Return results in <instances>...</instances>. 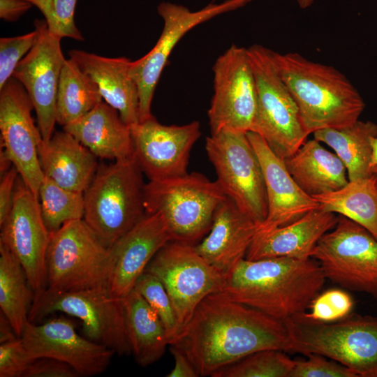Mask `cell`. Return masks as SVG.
<instances>
[{
	"label": "cell",
	"instance_id": "1",
	"mask_svg": "<svg viewBox=\"0 0 377 377\" xmlns=\"http://www.w3.org/2000/svg\"><path fill=\"white\" fill-rule=\"evenodd\" d=\"M169 346L186 355L198 376H211L259 350H292L283 320L237 302L221 292L200 302Z\"/></svg>",
	"mask_w": 377,
	"mask_h": 377
},
{
	"label": "cell",
	"instance_id": "2",
	"mask_svg": "<svg viewBox=\"0 0 377 377\" xmlns=\"http://www.w3.org/2000/svg\"><path fill=\"white\" fill-rule=\"evenodd\" d=\"M325 280L313 258H244L226 273L221 293L283 321L306 311Z\"/></svg>",
	"mask_w": 377,
	"mask_h": 377
},
{
	"label": "cell",
	"instance_id": "3",
	"mask_svg": "<svg viewBox=\"0 0 377 377\" xmlns=\"http://www.w3.org/2000/svg\"><path fill=\"white\" fill-rule=\"evenodd\" d=\"M272 57L309 134L323 128H342L359 120L364 101L337 69L295 52L281 54L272 50Z\"/></svg>",
	"mask_w": 377,
	"mask_h": 377
},
{
	"label": "cell",
	"instance_id": "4",
	"mask_svg": "<svg viewBox=\"0 0 377 377\" xmlns=\"http://www.w3.org/2000/svg\"><path fill=\"white\" fill-rule=\"evenodd\" d=\"M283 322L291 352L321 355L346 366L357 377H377V317L349 314L337 321L321 322L304 311Z\"/></svg>",
	"mask_w": 377,
	"mask_h": 377
},
{
	"label": "cell",
	"instance_id": "5",
	"mask_svg": "<svg viewBox=\"0 0 377 377\" xmlns=\"http://www.w3.org/2000/svg\"><path fill=\"white\" fill-rule=\"evenodd\" d=\"M142 171L135 156L102 165L84 192L83 219L110 248L147 214Z\"/></svg>",
	"mask_w": 377,
	"mask_h": 377
},
{
	"label": "cell",
	"instance_id": "6",
	"mask_svg": "<svg viewBox=\"0 0 377 377\" xmlns=\"http://www.w3.org/2000/svg\"><path fill=\"white\" fill-rule=\"evenodd\" d=\"M226 197L216 181L198 172L149 181L145 187L146 213L161 214L172 241L193 246L209 232L214 214Z\"/></svg>",
	"mask_w": 377,
	"mask_h": 377
},
{
	"label": "cell",
	"instance_id": "7",
	"mask_svg": "<svg viewBox=\"0 0 377 377\" xmlns=\"http://www.w3.org/2000/svg\"><path fill=\"white\" fill-rule=\"evenodd\" d=\"M247 50L257 89V108L250 131L262 137L285 160L306 141L309 134L295 101L277 71L272 50L260 45Z\"/></svg>",
	"mask_w": 377,
	"mask_h": 377
},
{
	"label": "cell",
	"instance_id": "8",
	"mask_svg": "<svg viewBox=\"0 0 377 377\" xmlns=\"http://www.w3.org/2000/svg\"><path fill=\"white\" fill-rule=\"evenodd\" d=\"M56 312L77 318L89 339L119 355L131 354L123 298L114 296L108 287L75 291H56L45 288L35 293L29 321L35 323Z\"/></svg>",
	"mask_w": 377,
	"mask_h": 377
},
{
	"label": "cell",
	"instance_id": "9",
	"mask_svg": "<svg viewBox=\"0 0 377 377\" xmlns=\"http://www.w3.org/2000/svg\"><path fill=\"white\" fill-rule=\"evenodd\" d=\"M46 288L75 291L108 287L110 249L82 219L50 232L46 255Z\"/></svg>",
	"mask_w": 377,
	"mask_h": 377
},
{
	"label": "cell",
	"instance_id": "10",
	"mask_svg": "<svg viewBox=\"0 0 377 377\" xmlns=\"http://www.w3.org/2000/svg\"><path fill=\"white\" fill-rule=\"evenodd\" d=\"M205 149L226 195L260 227L267 215V193L262 167L246 133L211 134Z\"/></svg>",
	"mask_w": 377,
	"mask_h": 377
},
{
	"label": "cell",
	"instance_id": "11",
	"mask_svg": "<svg viewBox=\"0 0 377 377\" xmlns=\"http://www.w3.org/2000/svg\"><path fill=\"white\" fill-rule=\"evenodd\" d=\"M311 258L326 279L377 300V239L358 223L339 215L335 227L318 242Z\"/></svg>",
	"mask_w": 377,
	"mask_h": 377
},
{
	"label": "cell",
	"instance_id": "12",
	"mask_svg": "<svg viewBox=\"0 0 377 377\" xmlns=\"http://www.w3.org/2000/svg\"><path fill=\"white\" fill-rule=\"evenodd\" d=\"M145 272L154 275L165 287L179 329L204 298L221 292L226 279V273L199 255L194 246L175 241L158 251Z\"/></svg>",
	"mask_w": 377,
	"mask_h": 377
},
{
	"label": "cell",
	"instance_id": "13",
	"mask_svg": "<svg viewBox=\"0 0 377 377\" xmlns=\"http://www.w3.org/2000/svg\"><path fill=\"white\" fill-rule=\"evenodd\" d=\"M214 95L207 114L211 134L251 131L257 108L255 75L247 48L232 45L213 66Z\"/></svg>",
	"mask_w": 377,
	"mask_h": 377
},
{
	"label": "cell",
	"instance_id": "14",
	"mask_svg": "<svg viewBox=\"0 0 377 377\" xmlns=\"http://www.w3.org/2000/svg\"><path fill=\"white\" fill-rule=\"evenodd\" d=\"M252 0H226L209 3L197 11L170 2L157 8L163 21L161 34L154 47L142 58L132 61L130 73L140 96V121L152 116L151 105L156 84L168 57L181 38L191 29L219 15L244 6Z\"/></svg>",
	"mask_w": 377,
	"mask_h": 377
},
{
	"label": "cell",
	"instance_id": "15",
	"mask_svg": "<svg viewBox=\"0 0 377 377\" xmlns=\"http://www.w3.org/2000/svg\"><path fill=\"white\" fill-rule=\"evenodd\" d=\"M33 103L23 85L10 77L0 89L1 151L38 198L44 178L38 151L43 139L33 119Z\"/></svg>",
	"mask_w": 377,
	"mask_h": 377
},
{
	"label": "cell",
	"instance_id": "16",
	"mask_svg": "<svg viewBox=\"0 0 377 377\" xmlns=\"http://www.w3.org/2000/svg\"><path fill=\"white\" fill-rule=\"evenodd\" d=\"M50 236L38 198L18 177L10 212L1 225L0 242L18 259L34 293L47 286L46 255Z\"/></svg>",
	"mask_w": 377,
	"mask_h": 377
},
{
	"label": "cell",
	"instance_id": "17",
	"mask_svg": "<svg viewBox=\"0 0 377 377\" xmlns=\"http://www.w3.org/2000/svg\"><path fill=\"white\" fill-rule=\"evenodd\" d=\"M39 31L34 47L20 61L13 76L26 89L36 114L42 139L47 141L57 123V94L64 58L61 38L50 33L44 20H36Z\"/></svg>",
	"mask_w": 377,
	"mask_h": 377
},
{
	"label": "cell",
	"instance_id": "18",
	"mask_svg": "<svg viewBox=\"0 0 377 377\" xmlns=\"http://www.w3.org/2000/svg\"><path fill=\"white\" fill-rule=\"evenodd\" d=\"M134 156L149 181L188 173L190 152L201 135L200 124L163 125L152 115L131 127Z\"/></svg>",
	"mask_w": 377,
	"mask_h": 377
},
{
	"label": "cell",
	"instance_id": "19",
	"mask_svg": "<svg viewBox=\"0 0 377 377\" xmlns=\"http://www.w3.org/2000/svg\"><path fill=\"white\" fill-rule=\"evenodd\" d=\"M33 360L53 358L71 366L80 376L104 372L115 354L111 349L80 336L64 317L43 324L28 320L20 337Z\"/></svg>",
	"mask_w": 377,
	"mask_h": 377
},
{
	"label": "cell",
	"instance_id": "20",
	"mask_svg": "<svg viewBox=\"0 0 377 377\" xmlns=\"http://www.w3.org/2000/svg\"><path fill=\"white\" fill-rule=\"evenodd\" d=\"M171 241L170 233L161 214H147L109 248L110 292L117 297L124 298L134 288L138 279L154 256Z\"/></svg>",
	"mask_w": 377,
	"mask_h": 377
},
{
	"label": "cell",
	"instance_id": "21",
	"mask_svg": "<svg viewBox=\"0 0 377 377\" xmlns=\"http://www.w3.org/2000/svg\"><path fill=\"white\" fill-rule=\"evenodd\" d=\"M247 137L260 163L267 193V215L258 232H265L290 223L319 208L317 201L305 193L279 157L257 133Z\"/></svg>",
	"mask_w": 377,
	"mask_h": 377
},
{
	"label": "cell",
	"instance_id": "22",
	"mask_svg": "<svg viewBox=\"0 0 377 377\" xmlns=\"http://www.w3.org/2000/svg\"><path fill=\"white\" fill-rule=\"evenodd\" d=\"M259 226L228 197L219 205L208 235L194 245L209 263L226 273L244 258Z\"/></svg>",
	"mask_w": 377,
	"mask_h": 377
},
{
	"label": "cell",
	"instance_id": "23",
	"mask_svg": "<svg viewBox=\"0 0 377 377\" xmlns=\"http://www.w3.org/2000/svg\"><path fill=\"white\" fill-rule=\"evenodd\" d=\"M337 221L334 213L317 208L290 223L258 232L245 258H311L319 240L335 227Z\"/></svg>",
	"mask_w": 377,
	"mask_h": 377
},
{
	"label": "cell",
	"instance_id": "24",
	"mask_svg": "<svg viewBox=\"0 0 377 377\" xmlns=\"http://www.w3.org/2000/svg\"><path fill=\"white\" fill-rule=\"evenodd\" d=\"M68 55L96 83L105 102L118 111L126 124L131 127L140 122L139 90L130 73L132 61L80 50H72Z\"/></svg>",
	"mask_w": 377,
	"mask_h": 377
},
{
	"label": "cell",
	"instance_id": "25",
	"mask_svg": "<svg viewBox=\"0 0 377 377\" xmlns=\"http://www.w3.org/2000/svg\"><path fill=\"white\" fill-rule=\"evenodd\" d=\"M45 177L59 186L83 193L96 171V156L66 131H57L38 145Z\"/></svg>",
	"mask_w": 377,
	"mask_h": 377
},
{
	"label": "cell",
	"instance_id": "26",
	"mask_svg": "<svg viewBox=\"0 0 377 377\" xmlns=\"http://www.w3.org/2000/svg\"><path fill=\"white\" fill-rule=\"evenodd\" d=\"M96 157L114 161L134 156L131 128L117 110L101 101L77 120L63 126Z\"/></svg>",
	"mask_w": 377,
	"mask_h": 377
},
{
	"label": "cell",
	"instance_id": "27",
	"mask_svg": "<svg viewBox=\"0 0 377 377\" xmlns=\"http://www.w3.org/2000/svg\"><path fill=\"white\" fill-rule=\"evenodd\" d=\"M283 161L296 183L312 197L339 190L349 181L341 159L315 138Z\"/></svg>",
	"mask_w": 377,
	"mask_h": 377
},
{
	"label": "cell",
	"instance_id": "28",
	"mask_svg": "<svg viewBox=\"0 0 377 377\" xmlns=\"http://www.w3.org/2000/svg\"><path fill=\"white\" fill-rule=\"evenodd\" d=\"M124 320L131 354L142 367L161 358L169 339L161 319L134 288L123 298Z\"/></svg>",
	"mask_w": 377,
	"mask_h": 377
},
{
	"label": "cell",
	"instance_id": "29",
	"mask_svg": "<svg viewBox=\"0 0 377 377\" xmlns=\"http://www.w3.org/2000/svg\"><path fill=\"white\" fill-rule=\"evenodd\" d=\"M313 138L332 148L344 164L348 179L371 176L370 140L377 137V124L357 120L342 128H323L315 131Z\"/></svg>",
	"mask_w": 377,
	"mask_h": 377
},
{
	"label": "cell",
	"instance_id": "30",
	"mask_svg": "<svg viewBox=\"0 0 377 377\" xmlns=\"http://www.w3.org/2000/svg\"><path fill=\"white\" fill-rule=\"evenodd\" d=\"M319 208L358 223L377 239V175L348 181L335 191L313 196Z\"/></svg>",
	"mask_w": 377,
	"mask_h": 377
},
{
	"label": "cell",
	"instance_id": "31",
	"mask_svg": "<svg viewBox=\"0 0 377 377\" xmlns=\"http://www.w3.org/2000/svg\"><path fill=\"white\" fill-rule=\"evenodd\" d=\"M24 269L10 250L0 242V308L21 337L34 300Z\"/></svg>",
	"mask_w": 377,
	"mask_h": 377
},
{
	"label": "cell",
	"instance_id": "32",
	"mask_svg": "<svg viewBox=\"0 0 377 377\" xmlns=\"http://www.w3.org/2000/svg\"><path fill=\"white\" fill-rule=\"evenodd\" d=\"M103 100L96 83L71 59L61 71L57 94V123L68 125L91 110Z\"/></svg>",
	"mask_w": 377,
	"mask_h": 377
},
{
	"label": "cell",
	"instance_id": "33",
	"mask_svg": "<svg viewBox=\"0 0 377 377\" xmlns=\"http://www.w3.org/2000/svg\"><path fill=\"white\" fill-rule=\"evenodd\" d=\"M38 198L43 219L50 232L68 221L84 218V193L64 188L45 176Z\"/></svg>",
	"mask_w": 377,
	"mask_h": 377
},
{
	"label": "cell",
	"instance_id": "34",
	"mask_svg": "<svg viewBox=\"0 0 377 377\" xmlns=\"http://www.w3.org/2000/svg\"><path fill=\"white\" fill-rule=\"evenodd\" d=\"M287 352L265 349L253 353L212 374V377H290L296 360Z\"/></svg>",
	"mask_w": 377,
	"mask_h": 377
},
{
	"label": "cell",
	"instance_id": "35",
	"mask_svg": "<svg viewBox=\"0 0 377 377\" xmlns=\"http://www.w3.org/2000/svg\"><path fill=\"white\" fill-rule=\"evenodd\" d=\"M134 289L156 312L165 329L169 343L179 327L170 297L162 283L153 274L144 272L138 279Z\"/></svg>",
	"mask_w": 377,
	"mask_h": 377
},
{
	"label": "cell",
	"instance_id": "36",
	"mask_svg": "<svg viewBox=\"0 0 377 377\" xmlns=\"http://www.w3.org/2000/svg\"><path fill=\"white\" fill-rule=\"evenodd\" d=\"M43 15L48 31L59 38L84 40L75 22L77 0H27Z\"/></svg>",
	"mask_w": 377,
	"mask_h": 377
},
{
	"label": "cell",
	"instance_id": "37",
	"mask_svg": "<svg viewBox=\"0 0 377 377\" xmlns=\"http://www.w3.org/2000/svg\"><path fill=\"white\" fill-rule=\"evenodd\" d=\"M354 305L351 296L346 291L333 288L320 293L311 302L306 315L315 320L333 322L350 314Z\"/></svg>",
	"mask_w": 377,
	"mask_h": 377
},
{
	"label": "cell",
	"instance_id": "38",
	"mask_svg": "<svg viewBox=\"0 0 377 377\" xmlns=\"http://www.w3.org/2000/svg\"><path fill=\"white\" fill-rule=\"evenodd\" d=\"M38 30L26 34L1 37L0 38V89L13 76V73L20 62L36 43Z\"/></svg>",
	"mask_w": 377,
	"mask_h": 377
},
{
	"label": "cell",
	"instance_id": "39",
	"mask_svg": "<svg viewBox=\"0 0 377 377\" xmlns=\"http://www.w3.org/2000/svg\"><path fill=\"white\" fill-rule=\"evenodd\" d=\"M304 360H296L290 377H357L348 367L318 354L306 355Z\"/></svg>",
	"mask_w": 377,
	"mask_h": 377
},
{
	"label": "cell",
	"instance_id": "40",
	"mask_svg": "<svg viewBox=\"0 0 377 377\" xmlns=\"http://www.w3.org/2000/svg\"><path fill=\"white\" fill-rule=\"evenodd\" d=\"M33 360L21 337L0 344V377H24Z\"/></svg>",
	"mask_w": 377,
	"mask_h": 377
},
{
	"label": "cell",
	"instance_id": "41",
	"mask_svg": "<svg viewBox=\"0 0 377 377\" xmlns=\"http://www.w3.org/2000/svg\"><path fill=\"white\" fill-rule=\"evenodd\" d=\"M69 364L53 358H39L31 362L24 377H78Z\"/></svg>",
	"mask_w": 377,
	"mask_h": 377
},
{
	"label": "cell",
	"instance_id": "42",
	"mask_svg": "<svg viewBox=\"0 0 377 377\" xmlns=\"http://www.w3.org/2000/svg\"><path fill=\"white\" fill-rule=\"evenodd\" d=\"M18 175L17 168L12 165L1 176L0 182V226L4 222L10 212Z\"/></svg>",
	"mask_w": 377,
	"mask_h": 377
},
{
	"label": "cell",
	"instance_id": "43",
	"mask_svg": "<svg viewBox=\"0 0 377 377\" xmlns=\"http://www.w3.org/2000/svg\"><path fill=\"white\" fill-rule=\"evenodd\" d=\"M170 352L173 356L175 365L167 377H197L198 374L186 355L179 348L170 346Z\"/></svg>",
	"mask_w": 377,
	"mask_h": 377
},
{
	"label": "cell",
	"instance_id": "44",
	"mask_svg": "<svg viewBox=\"0 0 377 377\" xmlns=\"http://www.w3.org/2000/svg\"><path fill=\"white\" fill-rule=\"evenodd\" d=\"M33 6L27 0H0V17L8 22L16 21Z\"/></svg>",
	"mask_w": 377,
	"mask_h": 377
},
{
	"label": "cell",
	"instance_id": "45",
	"mask_svg": "<svg viewBox=\"0 0 377 377\" xmlns=\"http://www.w3.org/2000/svg\"><path fill=\"white\" fill-rule=\"evenodd\" d=\"M20 337L15 333L10 322L1 311L0 313V343L12 341Z\"/></svg>",
	"mask_w": 377,
	"mask_h": 377
},
{
	"label": "cell",
	"instance_id": "46",
	"mask_svg": "<svg viewBox=\"0 0 377 377\" xmlns=\"http://www.w3.org/2000/svg\"><path fill=\"white\" fill-rule=\"evenodd\" d=\"M370 143L371 147L370 167L372 170L374 168H377V137L371 138Z\"/></svg>",
	"mask_w": 377,
	"mask_h": 377
},
{
	"label": "cell",
	"instance_id": "47",
	"mask_svg": "<svg viewBox=\"0 0 377 377\" xmlns=\"http://www.w3.org/2000/svg\"><path fill=\"white\" fill-rule=\"evenodd\" d=\"M298 5L302 8H306L310 6L315 0H296Z\"/></svg>",
	"mask_w": 377,
	"mask_h": 377
},
{
	"label": "cell",
	"instance_id": "48",
	"mask_svg": "<svg viewBox=\"0 0 377 377\" xmlns=\"http://www.w3.org/2000/svg\"><path fill=\"white\" fill-rule=\"evenodd\" d=\"M372 172H373V173H375V174H376V175H377V168H374L372 169Z\"/></svg>",
	"mask_w": 377,
	"mask_h": 377
}]
</instances>
